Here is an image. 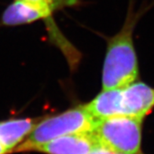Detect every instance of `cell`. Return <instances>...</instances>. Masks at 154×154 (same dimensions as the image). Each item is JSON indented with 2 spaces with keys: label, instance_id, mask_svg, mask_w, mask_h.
Masks as SVG:
<instances>
[{
  "label": "cell",
  "instance_id": "obj_1",
  "mask_svg": "<svg viewBox=\"0 0 154 154\" xmlns=\"http://www.w3.org/2000/svg\"><path fill=\"white\" fill-rule=\"evenodd\" d=\"M138 75L132 28L126 24L109 42L102 72V87L103 90L122 89L134 83Z\"/></svg>",
  "mask_w": 154,
  "mask_h": 154
},
{
  "label": "cell",
  "instance_id": "obj_2",
  "mask_svg": "<svg viewBox=\"0 0 154 154\" xmlns=\"http://www.w3.org/2000/svg\"><path fill=\"white\" fill-rule=\"evenodd\" d=\"M95 123V119L86 110L84 106L72 109L38 123L29 138L16 147L14 152L33 151L37 146L61 136L91 131Z\"/></svg>",
  "mask_w": 154,
  "mask_h": 154
},
{
  "label": "cell",
  "instance_id": "obj_3",
  "mask_svg": "<svg viewBox=\"0 0 154 154\" xmlns=\"http://www.w3.org/2000/svg\"><path fill=\"white\" fill-rule=\"evenodd\" d=\"M142 119L127 115L96 120L93 132L101 146L112 152L137 154L142 143Z\"/></svg>",
  "mask_w": 154,
  "mask_h": 154
},
{
  "label": "cell",
  "instance_id": "obj_4",
  "mask_svg": "<svg viewBox=\"0 0 154 154\" xmlns=\"http://www.w3.org/2000/svg\"><path fill=\"white\" fill-rule=\"evenodd\" d=\"M101 144L93 132L73 133L54 138L37 146L33 151L47 154H87Z\"/></svg>",
  "mask_w": 154,
  "mask_h": 154
},
{
  "label": "cell",
  "instance_id": "obj_5",
  "mask_svg": "<svg viewBox=\"0 0 154 154\" xmlns=\"http://www.w3.org/2000/svg\"><path fill=\"white\" fill-rule=\"evenodd\" d=\"M124 115L144 119L154 108V87L134 82L123 88Z\"/></svg>",
  "mask_w": 154,
  "mask_h": 154
},
{
  "label": "cell",
  "instance_id": "obj_6",
  "mask_svg": "<svg viewBox=\"0 0 154 154\" xmlns=\"http://www.w3.org/2000/svg\"><path fill=\"white\" fill-rule=\"evenodd\" d=\"M123 88L103 90L90 103L84 106L88 112L96 120L124 115Z\"/></svg>",
  "mask_w": 154,
  "mask_h": 154
},
{
  "label": "cell",
  "instance_id": "obj_7",
  "mask_svg": "<svg viewBox=\"0 0 154 154\" xmlns=\"http://www.w3.org/2000/svg\"><path fill=\"white\" fill-rule=\"evenodd\" d=\"M38 124L34 119H17L0 122V143L9 153L31 134Z\"/></svg>",
  "mask_w": 154,
  "mask_h": 154
},
{
  "label": "cell",
  "instance_id": "obj_8",
  "mask_svg": "<svg viewBox=\"0 0 154 154\" xmlns=\"http://www.w3.org/2000/svg\"><path fill=\"white\" fill-rule=\"evenodd\" d=\"M50 14L36 6L17 0L8 6L2 15V23L6 25H17L34 22L46 18Z\"/></svg>",
  "mask_w": 154,
  "mask_h": 154
},
{
  "label": "cell",
  "instance_id": "obj_9",
  "mask_svg": "<svg viewBox=\"0 0 154 154\" xmlns=\"http://www.w3.org/2000/svg\"><path fill=\"white\" fill-rule=\"evenodd\" d=\"M20 1H23L29 4L36 6L38 8L49 13L50 14H51L55 6L58 4V2H56V0H20Z\"/></svg>",
  "mask_w": 154,
  "mask_h": 154
},
{
  "label": "cell",
  "instance_id": "obj_10",
  "mask_svg": "<svg viewBox=\"0 0 154 154\" xmlns=\"http://www.w3.org/2000/svg\"><path fill=\"white\" fill-rule=\"evenodd\" d=\"M112 152H110L109 150H108L107 149L104 148L102 146L97 147L95 149L92 150L91 152H88L87 154H111Z\"/></svg>",
  "mask_w": 154,
  "mask_h": 154
},
{
  "label": "cell",
  "instance_id": "obj_11",
  "mask_svg": "<svg viewBox=\"0 0 154 154\" xmlns=\"http://www.w3.org/2000/svg\"><path fill=\"white\" fill-rule=\"evenodd\" d=\"M7 153H9L8 151H7L4 147H3V146H2L1 143H0V154H7Z\"/></svg>",
  "mask_w": 154,
  "mask_h": 154
},
{
  "label": "cell",
  "instance_id": "obj_12",
  "mask_svg": "<svg viewBox=\"0 0 154 154\" xmlns=\"http://www.w3.org/2000/svg\"><path fill=\"white\" fill-rule=\"evenodd\" d=\"M111 154H127V153H119V152H111ZM137 154H142V153H141V152H139V153H137Z\"/></svg>",
  "mask_w": 154,
  "mask_h": 154
}]
</instances>
